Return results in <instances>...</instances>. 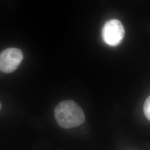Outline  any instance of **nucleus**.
<instances>
[{"label": "nucleus", "instance_id": "obj_1", "mask_svg": "<svg viewBox=\"0 0 150 150\" xmlns=\"http://www.w3.org/2000/svg\"><path fill=\"white\" fill-rule=\"evenodd\" d=\"M54 117L63 129H71L80 126L85 121V115L81 107L72 100H65L54 108Z\"/></svg>", "mask_w": 150, "mask_h": 150}, {"label": "nucleus", "instance_id": "obj_2", "mask_svg": "<svg viewBox=\"0 0 150 150\" xmlns=\"http://www.w3.org/2000/svg\"><path fill=\"white\" fill-rule=\"evenodd\" d=\"M125 35V30L121 22L116 19L106 22L102 31V36L105 43L116 46L121 42Z\"/></svg>", "mask_w": 150, "mask_h": 150}, {"label": "nucleus", "instance_id": "obj_3", "mask_svg": "<svg viewBox=\"0 0 150 150\" xmlns=\"http://www.w3.org/2000/svg\"><path fill=\"white\" fill-rule=\"evenodd\" d=\"M23 59L21 50L17 48H7L0 54V70L9 74L17 69Z\"/></svg>", "mask_w": 150, "mask_h": 150}, {"label": "nucleus", "instance_id": "obj_4", "mask_svg": "<svg viewBox=\"0 0 150 150\" xmlns=\"http://www.w3.org/2000/svg\"><path fill=\"white\" fill-rule=\"evenodd\" d=\"M144 112L146 118L150 121V96L145 101L144 105Z\"/></svg>", "mask_w": 150, "mask_h": 150}]
</instances>
